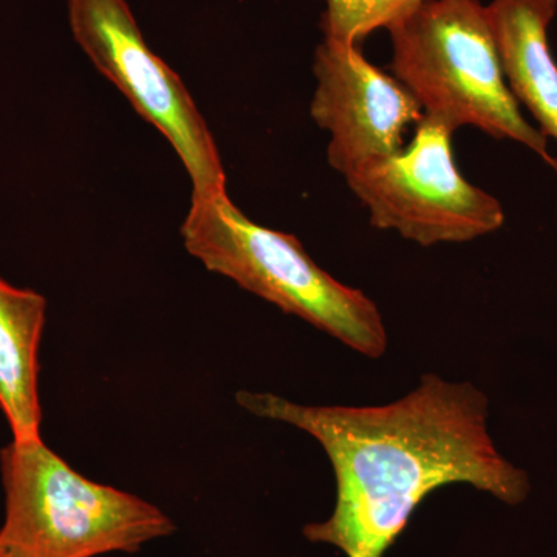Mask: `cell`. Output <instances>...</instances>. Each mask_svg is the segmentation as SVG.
<instances>
[{"label":"cell","instance_id":"6da1fadb","mask_svg":"<svg viewBox=\"0 0 557 557\" xmlns=\"http://www.w3.org/2000/svg\"><path fill=\"white\" fill-rule=\"evenodd\" d=\"M242 408L302 429L327 453L336 502L304 536L346 557H383L418 505L438 487L463 483L508 505L530 494L527 472L498 453L487 432V398L469 383L428 373L386 406H304L239 392Z\"/></svg>","mask_w":557,"mask_h":557},{"label":"cell","instance_id":"7a4b0ae2","mask_svg":"<svg viewBox=\"0 0 557 557\" xmlns=\"http://www.w3.org/2000/svg\"><path fill=\"white\" fill-rule=\"evenodd\" d=\"M392 73L423 115L450 132L471 126L525 146L557 174L548 138L528 123L509 90L486 7L426 0L387 28Z\"/></svg>","mask_w":557,"mask_h":557},{"label":"cell","instance_id":"3957f363","mask_svg":"<svg viewBox=\"0 0 557 557\" xmlns=\"http://www.w3.org/2000/svg\"><path fill=\"white\" fill-rule=\"evenodd\" d=\"M190 256L284 313L295 314L369 358L386 351L379 307L319 269L295 236L249 220L228 194L193 199L182 225Z\"/></svg>","mask_w":557,"mask_h":557},{"label":"cell","instance_id":"277c9868","mask_svg":"<svg viewBox=\"0 0 557 557\" xmlns=\"http://www.w3.org/2000/svg\"><path fill=\"white\" fill-rule=\"evenodd\" d=\"M5 519L3 557H97L137 553L174 534L160 508L116 487L83 478L42 438L0 450Z\"/></svg>","mask_w":557,"mask_h":557},{"label":"cell","instance_id":"5b68a950","mask_svg":"<svg viewBox=\"0 0 557 557\" xmlns=\"http://www.w3.org/2000/svg\"><path fill=\"white\" fill-rule=\"evenodd\" d=\"M453 135L423 116L408 149L346 175L372 226L397 231L421 247L474 240L504 226L500 201L458 171Z\"/></svg>","mask_w":557,"mask_h":557},{"label":"cell","instance_id":"8992f818","mask_svg":"<svg viewBox=\"0 0 557 557\" xmlns=\"http://www.w3.org/2000/svg\"><path fill=\"white\" fill-rule=\"evenodd\" d=\"M73 38L135 112L171 143L193 199L226 194L222 159L185 83L149 49L126 0H67Z\"/></svg>","mask_w":557,"mask_h":557},{"label":"cell","instance_id":"52a82bcc","mask_svg":"<svg viewBox=\"0 0 557 557\" xmlns=\"http://www.w3.org/2000/svg\"><path fill=\"white\" fill-rule=\"evenodd\" d=\"M310 115L330 135V166L346 177L372 160L401 152L406 127L423 120L395 76L370 64L359 46L324 39L314 53Z\"/></svg>","mask_w":557,"mask_h":557},{"label":"cell","instance_id":"ba28073f","mask_svg":"<svg viewBox=\"0 0 557 557\" xmlns=\"http://www.w3.org/2000/svg\"><path fill=\"white\" fill-rule=\"evenodd\" d=\"M486 13L509 90L557 141V62L548 40L557 0H493Z\"/></svg>","mask_w":557,"mask_h":557},{"label":"cell","instance_id":"9c48e42d","mask_svg":"<svg viewBox=\"0 0 557 557\" xmlns=\"http://www.w3.org/2000/svg\"><path fill=\"white\" fill-rule=\"evenodd\" d=\"M47 300L0 277V409L14 442L40 438L39 344Z\"/></svg>","mask_w":557,"mask_h":557},{"label":"cell","instance_id":"30bf717a","mask_svg":"<svg viewBox=\"0 0 557 557\" xmlns=\"http://www.w3.org/2000/svg\"><path fill=\"white\" fill-rule=\"evenodd\" d=\"M426 0H327L321 27L324 39L359 46L379 28H388Z\"/></svg>","mask_w":557,"mask_h":557},{"label":"cell","instance_id":"8fae6325","mask_svg":"<svg viewBox=\"0 0 557 557\" xmlns=\"http://www.w3.org/2000/svg\"><path fill=\"white\" fill-rule=\"evenodd\" d=\"M0 557H3V556H0Z\"/></svg>","mask_w":557,"mask_h":557}]
</instances>
